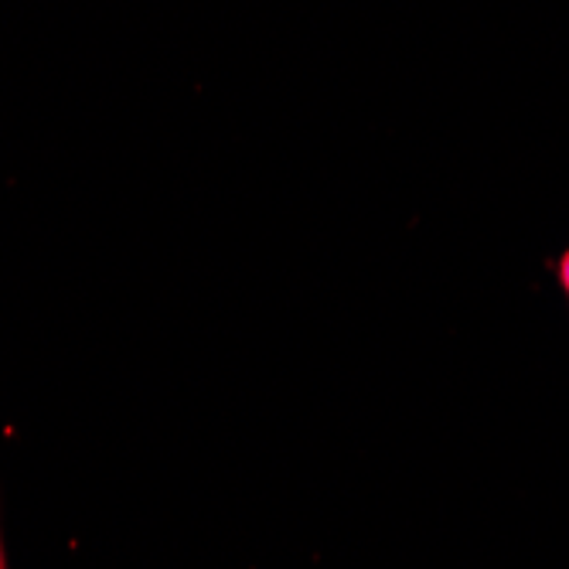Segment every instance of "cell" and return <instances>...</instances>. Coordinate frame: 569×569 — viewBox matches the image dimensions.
Segmentation results:
<instances>
[{
  "mask_svg": "<svg viewBox=\"0 0 569 569\" xmlns=\"http://www.w3.org/2000/svg\"><path fill=\"white\" fill-rule=\"evenodd\" d=\"M0 569H8V562H4V546H0Z\"/></svg>",
  "mask_w": 569,
  "mask_h": 569,
  "instance_id": "obj_2",
  "label": "cell"
},
{
  "mask_svg": "<svg viewBox=\"0 0 569 569\" xmlns=\"http://www.w3.org/2000/svg\"><path fill=\"white\" fill-rule=\"evenodd\" d=\"M559 283H562V290L569 297V249L562 252V260H559Z\"/></svg>",
  "mask_w": 569,
  "mask_h": 569,
  "instance_id": "obj_1",
  "label": "cell"
}]
</instances>
